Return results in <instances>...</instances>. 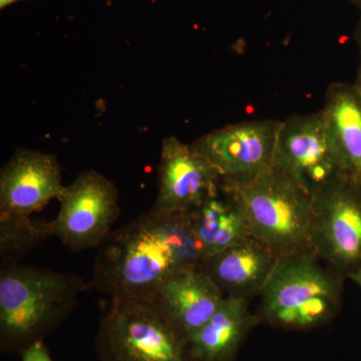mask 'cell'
<instances>
[{
	"label": "cell",
	"instance_id": "19",
	"mask_svg": "<svg viewBox=\"0 0 361 361\" xmlns=\"http://www.w3.org/2000/svg\"><path fill=\"white\" fill-rule=\"evenodd\" d=\"M356 40H357L358 47H360V68H358L357 78H356L355 82H361V20L357 30H356Z\"/></svg>",
	"mask_w": 361,
	"mask_h": 361
},
{
	"label": "cell",
	"instance_id": "7",
	"mask_svg": "<svg viewBox=\"0 0 361 361\" xmlns=\"http://www.w3.org/2000/svg\"><path fill=\"white\" fill-rule=\"evenodd\" d=\"M273 167L312 196L346 178L322 111L281 121Z\"/></svg>",
	"mask_w": 361,
	"mask_h": 361
},
{
	"label": "cell",
	"instance_id": "2",
	"mask_svg": "<svg viewBox=\"0 0 361 361\" xmlns=\"http://www.w3.org/2000/svg\"><path fill=\"white\" fill-rule=\"evenodd\" d=\"M87 282L73 273L30 265L0 270V348L21 355L54 331L77 308Z\"/></svg>",
	"mask_w": 361,
	"mask_h": 361
},
{
	"label": "cell",
	"instance_id": "11",
	"mask_svg": "<svg viewBox=\"0 0 361 361\" xmlns=\"http://www.w3.org/2000/svg\"><path fill=\"white\" fill-rule=\"evenodd\" d=\"M61 168L51 153L14 151L0 172V218L32 217L63 193Z\"/></svg>",
	"mask_w": 361,
	"mask_h": 361
},
{
	"label": "cell",
	"instance_id": "21",
	"mask_svg": "<svg viewBox=\"0 0 361 361\" xmlns=\"http://www.w3.org/2000/svg\"><path fill=\"white\" fill-rule=\"evenodd\" d=\"M18 1H25V0H0V9L6 8V7Z\"/></svg>",
	"mask_w": 361,
	"mask_h": 361
},
{
	"label": "cell",
	"instance_id": "18",
	"mask_svg": "<svg viewBox=\"0 0 361 361\" xmlns=\"http://www.w3.org/2000/svg\"><path fill=\"white\" fill-rule=\"evenodd\" d=\"M21 361H54L52 360L44 341H37L26 348L20 355Z\"/></svg>",
	"mask_w": 361,
	"mask_h": 361
},
{
	"label": "cell",
	"instance_id": "10",
	"mask_svg": "<svg viewBox=\"0 0 361 361\" xmlns=\"http://www.w3.org/2000/svg\"><path fill=\"white\" fill-rule=\"evenodd\" d=\"M222 177L205 157L177 137L161 142L155 204L158 212H190L219 192Z\"/></svg>",
	"mask_w": 361,
	"mask_h": 361
},
{
	"label": "cell",
	"instance_id": "23",
	"mask_svg": "<svg viewBox=\"0 0 361 361\" xmlns=\"http://www.w3.org/2000/svg\"><path fill=\"white\" fill-rule=\"evenodd\" d=\"M355 85L356 89H357L358 92H360V94L361 96V82H355Z\"/></svg>",
	"mask_w": 361,
	"mask_h": 361
},
{
	"label": "cell",
	"instance_id": "9",
	"mask_svg": "<svg viewBox=\"0 0 361 361\" xmlns=\"http://www.w3.org/2000/svg\"><path fill=\"white\" fill-rule=\"evenodd\" d=\"M281 121L253 120L226 126L191 144L217 169L222 180L242 184L273 168Z\"/></svg>",
	"mask_w": 361,
	"mask_h": 361
},
{
	"label": "cell",
	"instance_id": "3",
	"mask_svg": "<svg viewBox=\"0 0 361 361\" xmlns=\"http://www.w3.org/2000/svg\"><path fill=\"white\" fill-rule=\"evenodd\" d=\"M344 280L314 252L280 257L260 295L259 322L299 330L325 324L341 310Z\"/></svg>",
	"mask_w": 361,
	"mask_h": 361
},
{
	"label": "cell",
	"instance_id": "8",
	"mask_svg": "<svg viewBox=\"0 0 361 361\" xmlns=\"http://www.w3.org/2000/svg\"><path fill=\"white\" fill-rule=\"evenodd\" d=\"M52 234L71 250L97 249L113 230L120 216V199L116 185L96 170H85L59 198Z\"/></svg>",
	"mask_w": 361,
	"mask_h": 361
},
{
	"label": "cell",
	"instance_id": "13",
	"mask_svg": "<svg viewBox=\"0 0 361 361\" xmlns=\"http://www.w3.org/2000/svg\"><path fill=\"white\" fill-rule=\"evenodd\" d=\"M279 258L264 242L249 236L202 261L200 267L225 296L250 300L261 295Z\"/></svg>",
	"mask_w": 361,
	"mask_h": 361
},
{
	"label": "cell",
	"instance_id": "12",
	"mask_svg": "<svg viewBox=\"0 0 361 361\" xmlns=\"http://www.w3.org/2000/svg\"><path fill=\"white\" fill-rule=\"evenodd\" d=\"M225 294L201 267L178 271L151 297L161 315L189 338L220 307Z\"/></svg>",
	"mask_w": 361,
	"mask_h": 361
},
{
	"label": "cell",
	"instance_id": "5",
	"mask_svg": "<svg viewBox=\"0 0 361 361\" xmlns=\"http://www.w3.org/2000/svg\"><path fill=\"white\" fill-rule=\"evenodd\" d=\"M96 336L99 361H194L187 338L151 299H110Z\"/></svg>",
	"mask_w": 361,
	"mask_h": 361
},
{
	"label": "cell",
	"instance_id": "22",
	"mask_svg": "<svg viewBox=\"0 0 361 361\" xmlns=\"http://www.w3.org/2000/svg\"><path fill=\"white\" fill-rule=\"evenodd\" d=\"M353 6L357 7L358 9L361 11V0H349Z\"/></svg>",
	"mask_w": 361,
	"mask_h": 361
},
{
	"label": "cell",
	"instance_id": "6",
	"mask_svg": "<svg viewBox=\"0 0 361 361\" xmlns=\"http://www.w3.org/2000/svg\"><path fill=\"white\" fill-rule=\"evenodd\" d=\"M311 243L322 264L346 279L361 269V184L342 178L313 195Z\"/></svg>",
	"mask_w": 361,
	"mask_h": 361
},
{
	"label": "cell",
	"instance_id": "16",
	"mask_svg": "<svg viewBox=\"0 0 361 361\" xmlns=\"http://www.w3.org/2000/svg\"><path fill=\"white\" fill-rule=\"evenodd\" d=\"M320 111L345 177L361 184V96L355 85H330Z\"/></svg>",
	"mask_w": 361,
	"mask_h": 361
},
{
	"label": "cell",
	"instance_id": "4",
	"mask_svg": "<svg viewBox=\"0 0 361 361\" xmlns=\"http://www.w3.org/2000/svg\"><path fill=\"white\" fill-rule=\"evenodd\" d=\"M221 183L239 199L252 236L279 257L314 252L310 234L313 196L290 178L273 167L248 183Z\"/></svg>",
	"mask_w": 361,
	"mask_h": 361
},
{
	"label": "cell",
	"instance_id": "1",
	"mask_svg": "<svg viewBox=\"0 0 361 361\" xmlns=\"http://www.w3.org/2000/svg\"><path fill=\"white\" fill-rule=\"evenodd\" d=\"M87 290L115 298H151L178 271L200 267L190 212L149 209L111 230L97 247Z\"/></svg>",
	"mask_w": 361,
	"mask_h": 361
},
{
	"label": "cell",
	"instance_id": "14",
	"mask_svg": "<svg viewBox=\"0 0 361 361\" xmlns=\"http://www.w3.org/2000/svg\"><path fill=\"white\" fill-rule=\"evenodd\" d=\"M259 322L249 300L226 296L220 307L187 339L194 361H232L247 334Z\"/></svg>",
	"mask_w": 361,
	"mask_h": 361
},
{
	"label": "cell",
	"instance_id": "15",
	"mask_svg": "<svg viewBox=\"0 0 361 361\" xmlns=\"http://www.w3.org/2000/svg\"><path fill=\"white\" fill-rule=\"evenodd\" d=\"M202 259L212 257L252 236L250 225L236 195L221 183L217 194L190 211Z\"/></svg>",
	"mask_w": 361,
	"mask_h": 361
},
{
	"label": "cell",
	"instance_id": "17",
	"mask_svg": "<svg viewBox=\"0 0 361 361\" xmlns=\"http://www.w3.org/2000/svg\"><path fill=\"white\" fill-rule=\"evenodd\" d=\"M52 236L51 221L0 218V265L16 264L35 246Z\"/></svg>",
	"mask_w": 361,
	"mask_h": 361
},
{
	"label": "cell",
	"instance_id": "20",
	"mask_svg": "<svg viewBox=\"0 0 361 361\" xmlns=\"http://www.w3.org/2000/svg\"><path fill=\"white\" fill-rule=\"evenodd\" d=\"M348 278L349 279L353 280V281L355 282L357 286H360V288L361 289V269L356 271L355 273L351 274Z\"/></svg>",
	"mask_w": 361,
	"mask_h": 361
}]
</instances>
